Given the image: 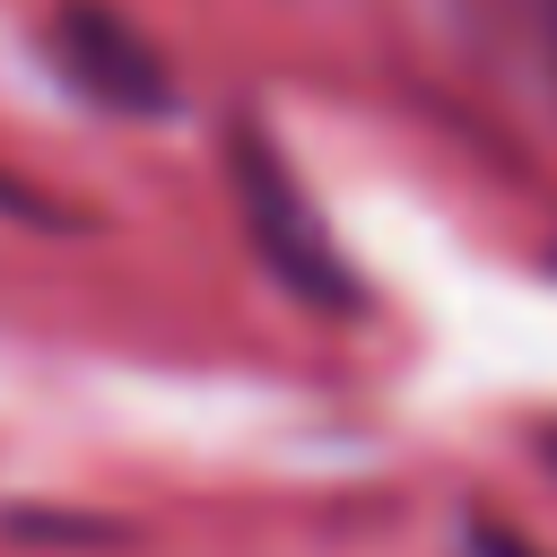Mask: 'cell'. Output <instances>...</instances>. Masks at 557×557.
<instances>
[{
	"mask_svg": "<svg viewBox=\"0 0 557 557\" xmlns=\"http://www.w3.org/2000/svg\"><path fill=\"white\" fill-rule=\"evenodd\" d=\"M540 44H548V78H557V0H540Z\"/></svg>",
	"mask_w": 557,
	"mask_h": 557,
	"instance_id": "3957f363",
	"label": "cell"
},
{
	"mask_svg": "<svg viewBox=\"0 0 557 557\" xmlns=\"http://www.w3.org/2000/svg\"><path fill=\"white\" fill-rule=\"evenodd\" d=\"M235 183H244V218H252V244L278 270V287H296L305 305H348L357 287L339 278V261H331V244H322L296 174L261 148V131H235Z\"/></svg>",
	"mask_w": 557,
	"mask_h": 557,
	"instance_id": "6da1fadb",
	"label": "cell"
},
{
	"mask_svg": "<svg viewBox=\"0 0 557 557\" xmlns=\"http://www.w3.org/2000/svg\"><path fill=\"white\" fill-rule=\"evenodd\" d=\"M52 61H61V78H70L78 96H96V104H113V113H165V104H174V78H165L157 44H148L122 9H104V0H61V17H52Z\"/></svg>",
	"mask_w": 557,
	"mask_h": 557,
	"instance_id": "7a4b0ae2",
	"label": "cell"
}]
</instances>
